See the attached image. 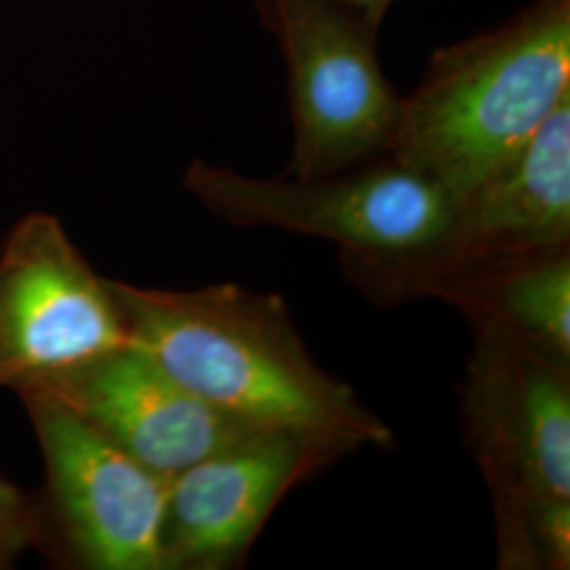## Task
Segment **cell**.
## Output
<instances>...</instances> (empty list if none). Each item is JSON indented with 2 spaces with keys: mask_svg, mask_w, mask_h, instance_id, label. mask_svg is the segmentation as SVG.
I'll return each instance as SVG.
<instances>
[{
  "mask_svg": "<svg viewBox=\"0 0 570 570\" xmlns=\"http://www.w3.org/2000/svg\"><path fill=\"white\" fill-rule=\"evenodd\" d=\"M127 343L183 387L254 425L317 435L351 452L391 429L317 366L275 294L235 284L155 289L110 279Z\"/></svg>",
  "mask_w": 570,
  "mask_h": 570,
  "instance_id": "cell-1",
  "label": "cell"
},
{
  "mask_svg": "<svg viewBox=\"0 0 570 570\" xmlns=\"http://www.w3.org/2000/svg\"><path fill=\"white\" fill-rule=\"evenodd\" d=\"M570 96V0H530L497 28L431 53L402 100L389 157L456 202L510 164Z\"/></svg>",
  "mask_w": 570,
  "mask_h": 570,
  "instance_id": "cell-2",
  "label": "cell"
},
{
  "mask_svg": "<svg viewBox=\"0 0 570 570\" xmlns=\"http://www.w3.org/2000/svg\"><path fill=\"white\" fill-rule=\"evenodd\" d=\"M471 322L463 421L494 503L499 567L569 569V364L494 317Z\"/></svg>",
  "mask_w": 570,
  "mask_h": 570,
  "instance_id": "cell-3",
  "label": "cell"
},
{
  "mask_svg": "<svg viewBox=\"0 0 570 570\" xmlns=\"http://www.w3.org/2000/svg\"><path fill=\"white\" fill-rule=\"evenodd\" d=\"M186 190L235 226H268L343 245L353 265H391L425 254L446 233L452 197L391 157L315 178H256L193 161Z\"/></svg>",
  "mask_w": 570,
  "mask_h": 570,
  "instance_id": "cell-4",
  "label": "cell"
},
{
  "mask_svg": "<svg viewBox=\"0 0 570 570\" xmlns=\"http://www.w3.org/2000/svg\"><path fill=\"white\" fill-rule=\"evenodd\" d=\"M287 72V176L315 178L387 157L404 96L383 70L379 28L341 0H254Z\"/></svg>",
  "mask_w": 570,
  "mask_h": 570,
  "instance_id": "cell-5",
  "label": "cell"
},
{
  "mask_svg": "<svg viewBox=\"0 0 570 570\" xmlns=\"http://www.w3.org/2000/svg\"><path fill=\"white\" fill-rule=\"evenodd\" d=\"M570 96L556 106L510 164L452 205L446 233L425 254L351 273L385 296L438 294L497 268L569 247Z\"/></svg>",
  "mask_w": 570,
  "mask_h": 570,
  "instance_id": "cell-6",
  "label": "cell"
},
{
  "mask_svg": "<svg viewBox=\"0 0 570 570\" xmlns=\"http://www.w3.org/2000/svg\"><path fill=\"white\" fill-rule=\"evenodd\" d=\"M45 463V550L85 570H164L169 478L58 402L20 395Z\"/></svg>",
  "mask_w": 570,
  "mask_h": 570,
  "instance_id": "cell-7",
  "label": "cell"
},
{
  "mask_svg": "<svg viewBox=\"0 0 570 570\" xmlns=\"http://www.w3.org/2000/svg\"><path fill=\"white\" fill-rule=\"evenodd\" d=\"M127 345L110 279L45 212L21 218L0 249V387L21 385Z\"/></svg>",
  "mask_w": 570,
  "mask_h": 570,
  "instance_id": "cell-8",
  "label": "cell"
},
{
  "mask_svg": "<svg viewBox=\"0 0 570 570\" xmlns=\"http://www.w3.org/2000/svg\"><path fill=\"white\" fill-rule=\"evenodd\" d=\"M16 393L58 402L169 480L247 435L271 429L205 402L129 343L30 381Z\"/></svg>",
  "mask_w": 570,
  "mask_h": 570,
  "instance_id": "cell-9",
  "label": "cell"
},
{
  "mask_svg": "<svg viewBox=\"0 0 570 570\" xmlns=\"http://www.w3.org/2000/svg\"><path fill=\"white\" fill-rule=\"evenodd\" d=\"M345 450L292 429H261L169 480L164 570L239 562L289 490Z\"/></svg>",
  "mask_w": 570,
  "mask_h": 570,
  "instance_id": "cell-10",
  "label": "cell"
},
{
  "mask_svg": "<svg viewBox=\"0 0 570 570\" xmlns=\"http://www.w3.org/2000/svg\"><path fill=\"white\" fill-rule=\"evenodd\" d=\"M446 298L469 317H494L530 345L569 364V247L497 268L452 289Z\"/></svg>",
  "mask_w": 570,
  "mask_h": 570,
  "instance_id": "cell-11",
  "label": "cell"
},
{
  "mask_svg": "<svg viewBox=\"0 0 570 570\" xmlns=\"http://www.w3.org/2000/svg\"><path fill=\"white\" fill-rule=\"evenodd\" d=\"M45 550V520L39 497L0 473V570L11 569L28 551Z\"/></svg>",
  "mask_w": 570,
  "mask_h": 570,
  "instance_id": "cell-12",
  "label": "cell"
},
{
  "mask_svg": "<svg viewBox=\"0 0 570 570\" xmlns=\"http://www.w3.org/2000/svg\"><path fill=\"white\" fill-rule=\"evenodd\" d=\"M351 11H355L360 18L370 21L372 26L381 28V23L387 18L391 7H395L402 0H341Z\"/></svg>",
  "mask_w": 570,
  "mask_h": 570,
  "instance_id": "cell-13",
  "label": "cell"
}]
</instances>
